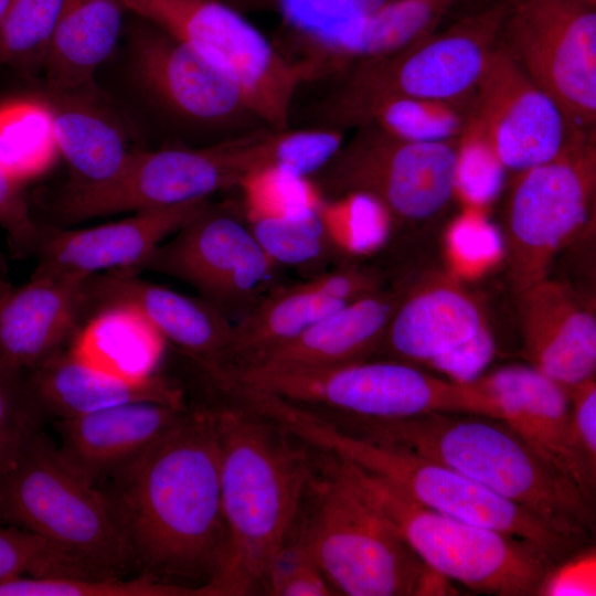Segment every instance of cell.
I'll list each match as a JSON object with an SVG mask.
<instances>
[{
	"mask_svg": "<svg viewBox=\"0 0 596 596\" xmlns=\"http://www.w3.org/2000/svg\"><path fill=\"white\" fill-rule=\"evenodd\" d=\"M109 480L102 491L137 566L163 582L207 585L225 549L215 409L188 411Z\"/></svg>",
	"mask_w": 596,
	"mask_h": 596,
	"instance_id": "obj_1",
	"label": "cell"
},
{
	"mask_svg": "<svg viewBox=\"0 0 596 596\" xmlns=\"http://www.w3.org/2000/svg\"><path fill=\"white\" fill-rule=\"evenodd\" d=\"M215 414L225 549L204 587L207 596L251 595L265 590L272 562L291 539L311 467L272 421L240 404Z\"/></svg>",
	"mask_w": 596,
	"mask_h": 596,
	"instance_id": "obj_2",
	"label": "cell"
},
{
	"mask_svg": "<svg viewBox=\"0 0 596 596\" xmlns=\"http://www.w3.org/2000/svg\"><path fill=\"white\" fill-rule=\"evenodd\" d=\"M344 429L443 464L589 543L594 503L551 469L501 418L432 413L396 421L344 419Z\"/></svg>",
	"mask_w": 596,
	"mask_h": 596,
	"instance_id": "obj_3",
	"label": "cell"
},
{
	"mask_svg": "<svg viewBox=\"0 0 596 596\" xmlns=\"http://www.w3.org/2000/svg\"><path fill=\"white\" fill-rule=\"evenodd\" d=\"M279 424L298 440L386 480L417 503L529 542L553 563L587 544L443 464L347 430L308 408L285 406Z\"/></svg>",
	"mask_w": 596,
	"mask_h": 596,
	"instance_id": "obj_4",
	"label": "cell"
},
{
	"mask_svg": "<svg viewBox=\"0 0 596 596\" xmlns=\"http://www.w3.org/2000/svg\"><path fill=\"white\" fill-rule=\"evenodd\" d=\"M222 379L330 417L396 421L469 413L502 419L496 400L475 382L441 379L391 358L330 366L243 364L226 368Z\"/></svg>",
	"mask_w": 596,
	"mask_h": 596,
	"instance_id": "obj_5",
	"label": "cell"
},
{
	"mask_svg": "<svg viewBox=\"0 0 596 596\" xmlns=\"http://www.w3.org/2000/svg\"><path fill=\"white\" fill-rule=\"evenodd\" d=\"M0 521L29 531L113 577L137 566L97 486L32 427L0 470Z\"/></svg>",
	"mask_w": 596,
	"mask_h": 596,
	"instance_id": "obj_6",
	"label": "cell"
},
{
	"mask_svg": "<svg viewBox=\"0 0 596 596\" xmlns=\"http://www.w3.org/2000/svg\"><path fill=\"white\" fill-rule=\"evenodd\" d=\"M318 482L315 510L297 535L337 594L449 595L337 458Z\"/></svg>",
	"mask_w": 596,
	"mask_h": 596,
	"instance_id": "obj_7",
	"label": "cell"
},
{
	"mask_svg": "<svg viewBox=\"0 0 596 596\" xmlns=\"http://www.w3.org/2000/svg\"><path fill=\"white\" fill-rule=\"evenodd\" d=\"M511 0L472 7L444 30H435L409 45L343 72L338 88L316 113L322 126L341 129L359 106L384 96L469 100L498 46Z\"/></svg>",
	"mask_w": 596,
	"mask_h": 596,
	"instance_id": "obj_8",
	"label": "cell"
},
{
	"mask_svg": "<svg viewBox=\"0 0 596 596\" xmlns=\"http://www.w3.org/2000/svg\"><path fill=\"white\" fill-rule=\"evenodd\" d=\"M339 460L430 570L476 593L536 595L554 564L540 549L426 508L386 480Z\"/></svg>",
	"mask_w": 596,
	"mask_h": 596,
	"instance_id": "obj_9",
	"label": "cell"
},
{
	"mask_svg": "<svg viewBox=\"0 0 596 596\" xmlns=\"http://www.w3.org/2000/svg\"><path fill=\"white\" fill-rule=\"evenodd\" d=\"M124 8L223 68L238 85L255 119L272 130L289 127L308 66L284 54L222 0H120Z\"/></svg>",
	"mask_w": 596,
	"mask_h": 596,
	"instance_id": "obj_10",
	"label": "cell"
},
{
	"mask_svg": "<svg viewBox=\"0 0 596 596\" xmlns=\"http://www.w3.org/2000/svg\"><path fill=\"white\" fill-rule=\"evenodd\" d=\"M515 174L504 230L509 277L520 294L547 277L556 254L594 212L595 128H576L555 157Z\"/></svg>",
	"mask_w": 596,
	"mask_h": 596,
	"instance_id": "obj_11",
	"label": "cell"
},
{
	"mask_svg": "<svg viewBox=\"0 0 596 596\" xmlns=\"http://www.w3.org/2000/svg\"><path fill=\"white\" fill-rule=\"evenodd\" d=\"M312 178L322 199L361 193L398 223H422L455 199L457 140L412 142L362 125Z\"/></svg>",
	"mask_w": 596,
	"mask_h": 596,
	"instance_id": "obj_12",
	"label": "cell"
},
{
	"mask_svg": "<svg viewBox=\"0 0 596 596\" xmlns=\"http://www.w3.org/2000/svg\"><path fill=\"white\" fill-rule=\"evenodd\" d=\"M279 268L255 237L242 204L209 202L139 270L187 283L230 319H238L276 287Z\"/></svg>",
	"mask_w": 596,
	"mask_h": 596,
	"instance_id": "obj_13",
	"label": "cell"
},
{
	"mask_svg": "<svg viewBox=\"0 0 596 596\" xmlns=\"http://www.w3.org/2000/svg\"><path fill=\"white\" fill-rule=\"evenodd\" d=\"M500 43L578 128L596 123V6L511 0Z\"/></svg>",
	"mask_w": 596,
	"mask_h": 596,
	"instance_id": "obj_14",
	"label": "cell"
},
{
	"mask_svg": "<svg viewBox=\"0 0 596 596\" xmlns=\"http://www.w3.org/2000/svg\"><path fill=\"white\" fill-rule=\"evenodd\" d=\"M257 130L234 135L202 148L137 149L123 173L108 187L82 196L58 199L63 223L126 211L173 206L210 200L238 188L251 172Z\"/></svg>",
	"mask_w": 596,
	"mask_h": 596,
	"instance_id": "obj_15",
	"label": "cell"
},
{
	"mask_svg": "<svg viewBox=\"0 0 596 596\" xmlns=\"http://www.w3.org/2000/svg\"><path fill=\"white\" fill-rule=\"evenodd\" d=\"M470 118L514 173L555 157L578 128L500 41L475 92Z\"/></svg>",
	"mask_w": 596,
	"mask_h": 596,
	"instance_id": "obj_16",
	"label": "cell"
},
{
	"mask_svg": "<svg viewBox=\"0 0 596 596\" xmlns=\"http://www.w3.org/2000/svg\"><path fill=\"white\" fill-rule=\"evenodd\" d=\"M131 55L141 87L172 116L216 128L254 118L237 83L223 68L143 20L132 30Z\"/></svg>",
	"mask_w": 596,
	"mask_h": 596,
	"instance_id": "obj_17",
	"label": "cell"
},
{
	"mask_svg": "<svg viewBox=\"0 0 596 596\" xmlns=\"http://www.w3.org/2000/svg\"><path fill=\"white\" fill-rule=\"evenodd\" d=\"M210 200L135 211L87 228L41 227L34 272L91 277L103 272L137 273L155 249Z\"/></svg>",
	"mask_w": 596,
	"mask_h": 596,
	"instance_id": "obj_18",
	"label": "cell"
},
{
	"mask_svg": "<svg viewBox=\"0 0 596 596\" xmlns=\"http://www.w3.org/2000/svg\"><path fill=\"white\" fill-rule=\"evenodd\" d=\"M475 383L496 400L502 419L540 459L594 503L596 479L573 441L568 389L530 364L499 368Z\"/></svg>",
	"mask_w": 596,
	"mask_h": 596,
	"instance_id": "obj_19",
	"label": "cell"
},
{
	"mask_svg": "<svg viewBox=\"0 0 596 596\" xmlns=\"http://www.w3.org/2000/svg\"><path fill=\"white\" fill-rule=\"evenodd\" d=\"M128 302L137 307L166 342L207 374L226 364L234 322L203 298L141 279L130 270L96 274L86 280L85 306Z\"/></svg>",
	"mask_w": 596,
	"mask_h": 596,
	"instance_id": "obj_20",
	"label": "cell"
},
{
	"mask_svg": "<svg viewBox=\"0 0 596 596\" xmlns=\"http://www.w3.org/2000/svg\"><path fill=\"white\" fill-rule=\"evenodd\" d=\"M370 284L362 267L343 265L299 284L274 287L234 322L224 366L253 362L292 340L323 317L365 295Z\"/></svg>",
	"mask_w": 596,
	"mask_h": 596,
	"instance_id": "obj_21",
	"label": "cell"
},
{
	"mask_svg": "<svg viewBox=\"0 0 596 596\" xmlns=\"http://www.w3.org/2000/svg\"><path fill=\"white\" fill-rule=\"evenodd\" d=\"M460 0H391L363 15L328 29L289 31L315 78L394 53L438 29Z\"/></svg>",
	"mask_w": 596,
	"mask_h": 596,
	"instance_id": "obj_22",
	"label": "cell"
},
{
	"mask_svg": "<svg viewBox=\"0 0 596 596\" xmlns=\"http://www.w3.org/2000/svg\"><path fill=\"white\" fill-rule=\"evenodd\" d=\"M519 295L529 364L571 389L596 371V317L567 285L547 277Z\"/></svg>",
	"mask_w": 596,
	"mask_h": 596,
	"instance_id": "obj_23",
	"label": "cell"
},
{
	"mask_svg": "<svg viewBox=\"0 0 596 596\" xmlns=\"http://www.w3.org/2000/svg\"><path fill=\"white\" fill-rule=\"evenodd\" d=\"M187 413L184 406L134 402L55 421L57 449L78 475L97 486L142 456Z\"/></svg>",
	"mask_w": 596,
	"mask_h": 596,
	"instance_id": "obj_24",
	"label": "cell"
},
{
	"mask_svg": "<svg viewBox=\"0 0 596 596\" xmlns=\"http://www.w3.org/2000/svg\"><path fill=\"white\" fill-rule=\"evenodd\" d=\"M88 277L34 272L0 295V364L28 374L74 331Z\"/></svg>",
	"mask_w": 596,
	"mask_h": 596,
	"instance_id": "obj_25",
	"label": "cell"
},
{
	"mask_svg": "<svg viewBox=\"0 0 596 596\" xmlns=\"http://www.w3.org/2000/svg\"><path fill=\"white\" fill-rule=\"evenodd\" d=\"M488 327L477 300L448 275L407 284L379 350L428 364Z\"/></svg>",
	"mask_w": 596,
	"mask_h": 596,
	"instance_id": "obj_26",
	"label": "cell"
},
{
	"mask_svg": "<svg viewBox=\"0 0 596 596\" xmlns=\"http://www.w3.org/2000/svg\"><path fill=\"white\" fill-rule=\"evenodd\" d=\"M30 401L40 416L55 421L134 402L184 406L181 391L158 374L129 382L92 369L62 349L25 375Z\"/></svg>",
	"mask_w": 596,
	"mask_h": 596,
	"instance_id": "obj_27",
	"label": "cell"
},
{
	"mask_svg": "<svg viewBox=\"0 0 596 596\" xmlns=\"http://www.w3.org/2000/svg\"><path fill=\"white\" fill-rule=\"evenodd\" d=\"M405 287L384 285L354 299L246 364L330 366L369 359L379 351Z\"/></svg>",
	"mask_w": 596,
	"mask_h": 596,
	"instance_id": "obj_28",
	"label": "cell"
},
{
	"mask_svg": "<svg viewBox=\"0 0 596 596\" xmlns=\"http://www.w3.org/2000/svg\"><path fill=\"white\" fill-rule=\"evenodd\" d=\"M47 103L68 181L60 199L97 192L123 173L137 148H130L119 121L85 92L52 95Z\"/></svg>",
	"mask_w": 596,
	"mask_h": 596,
	"instance_id": "obj_29",
	"label": "cell"
},
{
	"mask_svg": "<svg viewBox=\"0 0 596 596\" xmlns=\"http://www.w3.org/2000/svg\"><path fill=\"white\" fill-rule=\"evenodd\" d=\"M120 0H65L42 68L51 95L85 92L120 34Z\"/></svg>",
	"mask_w": 596,
	"mask_h": 596,
	"instance_id": "obj_30",
	"label": "cell"
},
{
	"mask_svg": "<svg viewBox=\"0 0 596 596\" xmlns=\"http://www.w3.org/2000/svg\"><path fill=\"white\" fill-rule=\"evenodd\" d=\"M166 341L134 305L111 302L76 332L68 351L85 365L129 382L157 375Z\"/></svg>",
	"mask_w": 596,
	"mask_h": 596,
	"instance_id": "obj_31",
	"label": "cell"
},
{
	"mask_svg": "<svg viewBox=\"0 0 596 596\" xmlns=\"http://www.w3.org/2000/svg\"><path fill=\"white\" fill-rule=\"evenodd\" d=\"M472 100L448 102L397 95L379 97L350 113L341 128L371 125L405 141H454L466 127Z\"/></svg>",
	"mask_w": 596,
	"mask_h": 596,
	"instance_id": "obj_32",
	"label": "cell"
},
{
	"mask_svg": "<svg viewBox=\"0 0 596 596\" xmlns=\"http://www.w3.org/2000/svg\"><path fill=\"white\" fill-rule=\"evenodd\" d=\"M321 203L289 213L245 214L255 237L275 264L317 270L339 248Z\"/></svg>",
	"mask_w": 596,
	"mask_h": 596,
	"instance_id": "obj_33",
	"label": "cell"
},
{
	"mask_svg": "<svg viewBox=\"0 0 596 596\" xmlns=\"http://www.w3.org/2000/svg\"><path fill=\"white\" fill-rule=\"evenodd\" d=\"M60 156L46 102L19 99L0 105V164L19 183L45 173Z\"/></svg>",
	"mask_w": 596,
	"mask_h": 596,
	"instance_id": "obj_34",
	"label": "cell"
},
{
	"mask_svg": "<svg viewBox=\"0 0 596 596\" xmlns=\"http://www.w3.org/2000/svg\"><path fill=\"white\" fill-rule=\"evenodd\" d=\"M0 596H204L190 587L143 575L121 577L14 576L0 582Z\"/></svg>",
	"mask_w": 596,
	"mask_h": 596,
	"instance_id": "obj_35",
	"label": "cell"
},
{
	"mask_svg": "<svg viewBox=\"0 0 596 596\" xmlns=\"http://www.w3.org/2000/svg\"><path fill=\"white\" fill-rule=\"evenodd\" d=\"M343 143L342 129L330 126L288 127L277 131L266 128L257 143L254 172L276 169L310 179L329 163Z\"/></svg>",
	"mask_w": 596,
	"mask_h": 596,
	"instance_id": "obj_36",
	"label": "cell"
},
{
	"mask_svg": "<svg viewBox=\"0 0 596 596\" xmlns=\"http://www.w3.org/2000/svg\"><path fill=\"white\" fill-rule=\"evenodd\" d=\"M65 0H11L0 22V66L42 67Z\"/></svg>",
	"mask_w": 596,
	"mask_h": 596,
	"instance_id": "obj_37",
	"label": "cell"
},
{
	"mask_svg": "<svg viewBox=\"0 0 596 596\" xmlns=\"http://www.w3.org/2000/svg\"><path fill=\"white\" fill-rule=\"evenodd\" d=\"M14 576L105 577L49 541L0 523V582Z\"/></svg>",
	"mask_w": 596,
	"mask_h": 596,
	"instance_id": "obj_38",
	"label": "cell"
},
{
	"mask_svg": "<svg viewBox=\"0 0 596 596\" xmlns=\"http://www.w3.org/2000/svg\"><path fill=\"white\" fill-rule=\"evenodd\" d=\"M507 169L479 126L470 118L456 143L455 198L483 210L503 189Z\"/></svg>",
	"mask_w": 596,
	"mask_h": 596,
	"instance_id": "obj_39",
	"label": "cell"
},
{
	"mask_svg": "<svg viewBox=\"0 0 596 596\" xmlns=\"http://www.w3.org/2000/svg\"><path fill=\"white\" fill-rule=\"evenodd\" d=\"M264 592L274 596L337 595L298 536L290 539L275 556Z\"/></svg>",
	"mask_w": 596,
	"mask_h": 596,
	"instance_id": "obj_40",
	"label": "cell"
},
{
	"mask_svg": "<svg viewBox=\"0 0 596 596\" xmlns=\"http://www.w3.org/2000/svg\"><path fill=\"white\" fill-rule=\"evenodd\" d=\"M25 375L0 364V470L24 435L41 423L28 395Z\"/></svg>",
	"mask_w": 596,
	"mask_h": 596,
	"instance_id": "obj_41",
	"label": "cell"
},
{
	"mask_svg": "<svg viewBox=\"0 0 596 596\" xmlns=\"http://www.w3.org/2000/svg\"><path fill=\"white\" fill-rule=\"evenodd\" d=\"M391 0H277L287 29L310 33L369 13Z\"/></svg>",
	"mask_w": 596,
	"mask_h": 596,
	"instance_id": "obj_42",
	"label": "cell"
},
{
	"mask_svg": "<svg viewBox=\"0 0 596 596\" xmlns=\"http://www.w3.org/2000/svg\"><path fill=\"white\" fill-rule=\"evenodd\" d=\"M0 227L17 257L35 254L41 226L35 222L22 184L0 164Z\"/></svg>",
	"mask_w": 596,
	"mask_h": 596,
	"instance_id": "obj_43",
	"label": "cell"
},
{
	"mask_svg": "<svg viewBox=\"0 0 596 596\" xmlns=\"http://www.w3.org/2000/svg\"><path fill=\"white\" fill-rule=\"evenodd\" d=\"M536 595H596L595 546L584 545L550 566L538 587Z\"/></svg>",
	"mask_w": 596,
	"mask_h": 596,
	"instance_id": "obj_44",
	"label": "cell"
},
{
	"mask_svg": "<svg viewBox=\"0 0 596 596\" xmlns=\"http://www.w3.org/2000/svg\"><path fill=\"white\" fill-rule=\"evenodd\" d=\"M570 419L576 451L589 475L596 479V382L588 379L571 389Z\"/></svg>",
	"mask_w": 596,
	"mask_h": 596,
	"instance_id": "obj_45",
	"label": "cell"
},
{
	"mask_svg": "<svg viewBox=\"0 0 596 596\" xmlns=\"http://www.w3.org/2000/svg\"><path fill=\"white\" fill-rule=\"evenodd\" d=\"M494 354L496 341L488 326L470 341L427 365L444 374L448 380L468 384L483 374Z\"/></svg>",
	"mask_w": 596,
	"mask_h": 596,
	"instance_id": "obj_46",
	"label": "cell"
},
{
	"mask_svg": "<svg viewBox=\"0 0 596 596\" xmlns=\"http://www.w3.org/2000/svg\"><path fill=\"white\" fill-rule=\"evenodd\" d=\"M10 284L6 277V270L0 263V295L10 288Z\"/></svg>",
	"mask_w": 596,
	"mask_h": 596,
	"instance_id": "obj_47",
	"label": "cell"
},
{
	"mask_svg": "<svg viewBox=\"0 0 596 596\" xmlns=\"http://www.w3.org/2000/svg\"><path fill=\"white\" fill-rule=\"evenodd\" d=\"M491 1H494V0H460V3H471L472 7H476V6L489 3ZM582 1L596 6V0H582Z\"/></svg>",
	"mask_w": 596,
	"mask_h": 596,
	"instance_id": "obj_48",
	"label": "cell"
},
{
	"mask_svg": "<svg viewBox=\"0 0 596 596\" xmlns=\"http://www.w3.org/2000/svg\"><path fill=\"white\" fill-rule=\"evenodd\" d=\"M11 0H0V22L4 17V13L10 4Z\"/></svg>",
	"mask_w": 596,
	"mask_h": 596,
	"instance_id": "obj_49",
	"label": "cell"
}]
</instances>
